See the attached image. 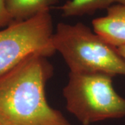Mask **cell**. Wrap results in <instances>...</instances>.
I'll list each match as a JSON object with an SVG mask.
<instances>
[{
    "mask_svg": "<svg viewBox=\"0 0 125 125\" xmlns=\"http://www.w3.org/2000/svg\"><path fill=\"white\" fill-rule=\"evenodd\" d=\"M53 74L47 57L31 54L0 75V125H72L49 105L45 85Z\"/></svg>",
    "mask_w": 125,
    "mask_h": 125,
    "instance_id": "1",
    "label": "cell"
},
{
    "mask_svg": "<svg viewBox=\"0 0 125 125\" xmlns=\"http://www.w3.org/2000/svg\"><path fill=\"white\" fill-rule=\"evenodd\" d=\"M93 27L94 32L108 44L116 48L125 45V5L108 7L105 16L93 20Z\"/></svg>",
    "mask_w": 125,
    "mask_h": 125,
    "instance_id": "5",
    "label": "cell"
},
{
    "mask_svg": "<svg viewBox=\"0 0 125 125\" xmlns=\"http://www.w3.org/2000/svg\"><path fill=\"white\" fill-rule=\"evenodd\" d=\"M116 4L125 5V0H67L60 9L62 16L68 18L92 14Z\"/></svg>",
    "mask_w": 125,
    "mask_h": 125,
    "instance_id": "7",
    "label": "cell"
},
{
    "mask_svg": "<svg viewBox=\"0 0 125 125\" xmlns=\"http://www.w3.org/2000/svg\"><path fill=\"white\" fill-rule=\"evenodd\" d=\"M52 42L55 51L62 55L70 73L125 75V60L117 48L83 23L58 24Z\"/></svg>",
    "mask_w": 125,
    "mask_h": 125,
    "instance_id": "2",
    "label": "cell"
},
{
    "mask_svg": "<svg viewBox=\"0 0 125 125\" xmlns=\"http://www.w3.org/2000/svg\"><path fill=\"white\" fill-rule=\"evenodd\" d=\"M53 23L49 10L21 22H13L0 30V75L29 55L39 53L50 56Z\"/></svg>",
    "mask_w": 125,
    "mask_h": 125,
    "instance_id": "4",
    "label": "cell"
},
{
    "mask_svg": "<svg viewBox=\"0 0 125 125\" xmlns=\"http://www.w3.org/2000/svg\"><path fill=\"white\" fill-rule=\"evenodd\" d=\"M13 22L6 7L5 0H0V29Z\"/></svg>",
    "mask_w": 125,
    "mask_h": 125,
    "instance_id": "8",
    "label": "cell"
},
{
    "mask_svg": "<svg viewBox=\"0 0 125 125\" xmlns=\"http://www.w3.org/2000/svg\"><path fill=\"white\" fill-rule=\"evenodd\" d=\"M113 76L70 73L62 91L66 108L83 125L125 116V99L113 88Z\"/></svg>",
    "mask_w": 125,
    "mask_h": 125,
    "instance_id": "3",
    "label": "cell"
},
{
    "mask_svg": "<svg viewBox=\"0 0 125 125\" xmlns=\"http://www.w3.org/2000/svg\"><path fill=\"white\" fill-rule=\"evenodd\" d=\"M117 51H118L119 54L122 56V57L125 60V45H123V46H121L120 47H118Z\"/></svg>",
    "mask_w": 125,
    "mask_h": 125,
    "instance_id": "9",
    "label": "cell"
},
{
    "mask_svg": "<svg viewBox=\"0 0 125 125\" xmlns=\"http://www.w3.org/2000/svg\"><path fill=\"white\" fill-rule=\"evenodd\" d=\"M61 0H5L6 7L13 22H21L49 10Z\"/></svg>",
    "mask_w": 125,
    "mask_h": 125,
    "instance_id": "6",
    "label": "cell"
}]
</instances>
